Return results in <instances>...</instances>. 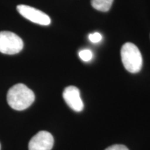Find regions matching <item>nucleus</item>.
Instances as JSON below:
<instances>
[{"mask_svg": "<svg viewBox=\"0 0 150 150\" xmlns=\"http://www.w3.org/2000/svg\"><path fill=\"white\" fill-rule=\"evenodd\" d=\"M35 100V95L31 89L23 83H18L11 87L7 93V102L14 110H23L29 108Z\"/></svg>", "mask_w": 150, "mask_h": 150, "instance_id": "f257e3e1", "label": "nucleus"}, {"mask_svg": "<svg viewBox=\"0 0 150 150\" xmlns=\"http://www.w3.org/2000/svg\"><path fill=\"white\" fill-rule=\"evenodd\" d=\"M121 58L124 67L131 73H138L142 67V57L138 47L126 42L121 49Z\"/></svg>", "mask_w": 150, "mask_h": 150, "instance_id": "f03ea898", "label": "nucleus"}, {"mask_svg": "<svg viewBox=\"0 0 150 150\" xmlns=\"http://www.w3.org/2000/svg\"><path fill=\"white\" fill-rule=\"evenodd\" d=\"M24 47L22 38L11 31L0 32V52L5 54H16L20 52Z\"/></svg>", "mask_w": 150, "mask_h": 150, "instance_id": "7ed1b4c3", "label": "nucleus"}, {"mask_svg": "<svg viewBox=\"0 0 150 150\" xmlns=\"http://www.w3.org/2000/svg\"><path fill=\"white\" fill-rule=\"evenodd\" d=\"M17 10L22 17L33 23L43 26L50 25L51 23V19L47 15L33 7L20 4L17 6Z\"/></svg>", "mask_w": 150, "mask_h": 150, "instance_id": "20e7f679", "label": "nucleus"}, {"mask_svg": "<svg viewBox=\"0 0 150 150\" xmlns=\"http://www.w3.org/2000/svg\"><path fill=\"white\" fill-rule=\"evenodd\" d=\"M54 142V138L50 133L40 131L29 141V150H51Z\"/></svg>", "mask_w": 150, "mask_h": 150, "instance_id": "39448f33", "label": "nucleus"}, {"mask_svg": "<svg viewBox=\"0 0 150 150\" xmlns=\"http://www.w3.org/2000/svg\"><path fill=\"white\" fill-rule=\"evenodd\" d=\"M65 102L72 110L80 112L83 109V103L80 96V91L75 86L66 87L63 93Z\"/></svg>", "mask_w": 150, "mask_h": 150, "instance_id": "423d86ee", "label": "nucleus"}, {"mask_svg": "<svg viewBox=\"0 0 150 150\" xmlns=\"http://www.w3.org/2000/svg\"><path fill=\"white\" fill-rule=\"evenodd\" d=\"M113 0H91V4L95 9L102 12H107L111 8Z\"/></svg>", "mask_w": 150, "mask_h": 150, "instance_id": "0eeeda50", "label": "nucleus"}, {"mask_svg": "<svg viewBox=\"0 0 150 150\" xmlns=\"http://www.w3.org/2000/svg\"><path fill=\"white\" fill-rule=\"evenodd\" d=\"M93 52L90 50H83L79 52V56L82 61L88 62L90 61L93 58Z\"/></svg>", "mask_w": 150, "mask_h": 150, "instance_id": "6e6552de", "label": "nucleus"}, {"mask_svg": "<svg viewBox=\"0 0 150 150\" xmlns=\"http://www.w3.org/2000/svg\"><path fill=\"white\" fill-rule=\"evenodd\" d=\"M89 40L93 43H98L102 40V35L98 32H95L89 35Z\"/></svg>", "mask_w": 150, "mask_h": 150, "instance_id": "1a4fd4ad", "label": "nucleus"}, {"mask_svg": "<svg viewBox=\"0 0 150 150\" xmlns=\"http://www.w3.org/2000/svg\"><path fill=\"white\" fill-rule=\"evenodd\" d=\"M105 150H129V149L123 145H113L106 148Z\"/></svg>", "mask_w": 150, "mask_h": 150, "instance_id": "9d476101", "label": "nucleus"}, {"mask_svg": "<svg viewBox=\"0 0 150 150\" xmlns=\"http://www.w3.org/2000/svg\"><path fill=\"white\" fill-rule=\"evenodd\" d=\"M0 149H1V145H0Z\"/></svg>", "mask_w": 150, "mask_h": 150, "instance_id": "9b49d317", "label": "nucleus"}]
</instances>
